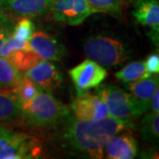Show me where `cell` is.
I'll use <instances>...</instances> for the list:
<instances>
[{
    "instance_id": "1",
    "label": "cell",
    "mask_w": 159,
    "mask_h": 159,
    "mask_svg": "<svg viewBox=\"0 0 159 159\" xmlns=\"http://www.w3.org/2000/svg\"><path fill=\"white\" fill-rule=\"evenodd\" d=\"M135 128L132 120L107 116L97 120L69 119L64 132V142L76 153L89 158H102L103 147L119 132Z\"/></svg>"
},
{
    "instance_id": "13",
    "label": "cell",
    "mask_w": 159,
    "mask_h": 159,
    "mask_svg": "<svg viewBox=\"0 0 159 159\" xmlns=\"http://www.w3.org/2000/svg\"><path fill=\"white\" fill-rule=\"evenodd\" d=\"M133 15L138 22L151 29L154 42L158 38L159 3L158 0H136L134 5Z\"/></svg>"
},
{
    "instance_id": "14",
    "label": "cell",
    "mask_w": 159,
    "mask_h": 159,
    "mask_svg": "<svg viewBox=\"0 0 159 159\" xmlns=\"http://www.w3.org/2000/svg\"><path fill=\"white\" fill-rule=\"evenodd\" d=\"M22 118V110L13 89H0V125Z\"/></svg>"
},
{
    "instance_id": "16",
    "label": "cell",
    "mask_w": 159,
    "mask_h": 159,
    "mask_svg": "<svg viewBox=\"0 0 159 159\" xmlns=\"http://www.w3.org/2000/svg\"><path fill=\"white\" fill-rule=\"evenodd\" d=\"M24 74L5 57L0 56V89H13Z\"/></svg>"
},
{
    "instance_id": "20",
    "label": "cell",
    "mask_w": 159,
    "mask_h": 159,
    "mask_svg": "<svg viewBox=\"0 0 159 159\" xmlns=\"http://www.w3.org/2000/svg\"><path fill=\"white\" fill-rule=\"evenodd\" d=\"M147 113V112H146ZM141 134L142 138L149 142L157 143L159 138V114L148 111L141 123Z\"/></svg>"
},
{
    "instance_id": "5",
    "label": "cell",
    "mask_w": 159,
    "mask_h": 159,
    "mask_svg": "<svg viewBox=\"0 0 159 159\" xmlns=\"http://www.w3.org/2000/svg\"><path fill=\"white\" fill-rule=\"evenodd\" d=\"M83 50L89 59L103 66H114L129 59L128 51L118 40L97 35L85 42Z\"/></svg>"
},
{
    "instance_id": "25",
    "label": "cell",
    "mask_w": 159,
    "mask_h": 159,
    "mask_svg": "<svg viewBox=\"0 0 159 159\" xmlns=\"http://www.w3.org/2000/svg\"><path fill=\"white\" fill-rule=\"evenodd\" d=\"M148 111L159 112V89H157L155 91L148 102Z\"/></svg>"
},
{
    "instance_id": "2",
    "label": "cell",
    "mask_w": 159,
    "mask_h": 159,
    "mask_svg": "<svg viewBox=\"0 0 159 159\" xmlns=\"http://www.w3.org/2000/svg\"><path fill=\"white\" fill-rule=\"evenodd\" d=\"M68 115V109L51 91L41 88L29 107L22 111V119L30 125L44 127L56 125Z\"/></svg>"
},
{
    "instance_id": "7",
    "label": "cell",
    "mask_w": 159,
    "mask_h": 159,
    "mask_svg": "<svg viewBox=\"0 0 159 159\" xmlns=\"http://www.w3.org/2000/svg\"><path fill=\"white\" fill-rule=\"evenodd\" d=\"M52 17L59 22L78 26L94 14L87 0H53Z\"/></svg>"
},
{
    "instance_id": "24",
    "label": "cell",
    "mask_w": 159,
    "mask_h": 159,
    "mask_svg": "<svg viewBox=\"0 0 159 159\" xmlns=\"http://www.w3.org/2000/svg\"><path fill=\"white\" fill-rule=\"evenodd\" d=\"M145 62V66H146V71L148 72V74H158L159 73V56L157 53L152 54L148 56V58L146 59Z\"/></svg>"
},
{
    "instance_id": "6",
    "label": "cell",
    "mask_w": 159,
    "mask_h": 159,
    "mask_svg": "<svg viewBox=\"0 0 159 159\" xmlns=\"http://www.w3.org/2000/svg\"><path fill=\"white\" fill-rule=\"evenodd\" d=\"M77 94L97 88L107 77V71L97 62L86 59L69 71Z\"/></svg>"
},
{
    "instance_id": "21",
    "label": "cell",
    "mask_w": 159,
    "mask_h": 159,
    "mask_svg": "<svg viewBox=\"0 0 159 159\" xmlns=\"http://www.w3.org/2000/svg\"><path fill=\"white\" fill-rule=\"evenodd\" d=\"M93 13L103 12L114 15L121 14V0H87Z\"/></svg>"
},
{
    "instance_id": "15",
    "label": "cell",
    "mask_w": 159,
    "mask_h": 159,
    "mask_svg": "<svg viewBox=\"0 0 159 159\" xmlns=\"http://www.w3.org/2000/svg\"><path fill=\"white\" fill-rule=\"evenodd\" d=\"M159 79L157 74H152L144 79H140L128 84V89L143 108L148 111V102L155 91L158 89Z\"/></svg>"
},
{
    "instance_id": "3",
    "label": "cell",
    "mask_w": 159,
    "mask_h": 159,
    "mask_svg": "<svg viewBox=\"0 0 159 159\" xmlns=\"http://www.w3.org/2000/svg\"><path fill=\"white\" fill-rule=\"evenodd\" d=\"M42 152L35 137L0 125V159L37 158Z\"/></svg>"
},
{
    "instance_id": "19",
    "label": "cell",
    "mask_w": 159,
    "mask_h": 159,
    "mask_svg": "<svg viewBox=\"0 0 159 159\" xmlns=\"http://www.w3.org/2000/svg\"><path fill=\"white\" fill-rule=\"evenodd\" d=\"M116 78L125 84H130L138 80L144 79L150 76L146 71L144 61H134L125 66L121 71L115 74Z\"/></svg>"
},
{
    "instance_id": "9",
    "label": "cell",
    "mask_w": 159,
    "mask_h": 159,
    "mask_svg": "<svg viewBox=\"0 0 159 159\" xmlns=\"http://www.w3.org/2000/svg\"><path fill=\"white\" fill-rule=\"evenodd\" d=\"M53 0H0V11L14 17H36L51 12Z\"/></svg>"
},
{
    "instance_id": "18",
    "label": "cell",
    "mask_w": 159,
    "mask_h": 159,
    "mask_svg": "<svg viewBox=\"0 0 159 159\" xmlns=\"http://www.w3.org/2000/svg\"><path fill=\"white\" fill-rule=\"evenodd\" d=\"M6 57L23 73L42 60V58L31 51L30 48L11 51Z\"/></svg>"
},
{
    "instance_id": "17",
    "label": "cell",
    "mask_w": 159,
    "mask_h": 159,
    "mask_svg": "<svg viewBox=\"0 0 159 159\" xmlns=\"http://www.w3.org/2000/svg\"><path fill=\"white\" fill-rule=\"evenodd\" d=\"M40 89H41L40 86L34 83L33 80L29 79L25 75L19 81L17 85L13 88L17 95L18 100L20 104L22 111L29 107L30 102H32L34 97L36 96Z\"/></svg>"
},
{
    "instance_id": "23",
    "label": "cell",
    "mask_w": 159,
    "mask_h": 159,
    "mask_svg": "<svg viewBox=\"0 0 159 159\" xmlns=\"http://www.w3.org/2000/svg\"><path fill=\"white\" fill-rule=\"evenodd\" d=\"M15 23L8 15L0 11V56L8 38L14 30Z\"/></svg>"
},
{
    "instance_id": "12",
    "label": "cell",
    "mask_w": 159,
    "mask_h": 159,
    "mask_svg": "<svg viewBox=\"0 0 159 159\" xmlns=\"http://www.w3.org/2000/svg\"><path fill=\"white\" fill-rule=\"evenodd\" d=\"M118 134L111 137L103 147V157L110 159H132L138 153L136 140L129 134Z\"/></svg>"
},
{
    "instance_id": "22",
    "label": "cell",
    "mask_w": 159,
    "mask_h": 159,
    "mask_svg": "<svg viewBox=\"0 0 159 159\" xmlns=\"http://www.w3.org/2000/svg\"><path fill=\"white\" fill-rule=\"evenodd\" d=\"M34 31V23L28 17H23L17 24H15L12 35L19 41L29 42Z\"/></svg>"
},
{
    "instance_id": "10",
    "label": "cell",
    "mask_w": 159,
    "mask_h": 159,
    "mask_svg": "<svg viewBox=\"0 0 159 159\" xmlns=\"http://www.w3.org/2000/svg\"><path fill=\"white\" fill-rule=\"evenodd\" d=\"M24 75L47 91H52L62 85L63 76L57 66L50 60L42 59L28 69Z\"/></svg>"
},
{
    "instance_id": "8",
    "label": "cell",
    "mask_w": 159,
    "mask_h": 159,
    "mask_svg": "<svg viewBox=\"0 0 159 159\" xmlns=\"http://www.w3.org/2000/svg\"><path fill=\"white\" fill-rule=\"evenodd\" d=\"M74 117L79 119L97 120L109 116L106 104L98 94L82 92L71 105Z\"/></svg>"
},
{
    "instance_id": "4",
    "label": "cell",
    "mask_w": 159,
    "mask_h": 159,
    "mask_svg": "<svg viewBox=\"0 0 159 159\" xmlns=\"http://www.w3.org/2000/svg\"><path fill=\"white\" fill-rule=\"evenodd\" d=\"M97 88L96 93L106 104L109 116L133 121L134 119L147 112L131 93L122 90L119 87L100 84Z\"/></svg>"
},
{
    "instance_id": "11",
    "label": "cell",
    "mask_w": 159,
    "mask_h": 159,
    "mask_svg": "<svg viewBox=\"0 0 159 159\" xmlns=\"http://www.w3.org/2000/svg\"><path fill=\"white\" fill-rule=\"evenodd\" d=\"M30 50L45 60L59 61L66 54V48L57 39L43 31H34L29 41Z\"/></svg>"
}]
</instances>
